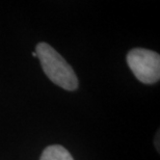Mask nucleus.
Instances as JSON below:
<instances>
[{"label": "nucleus", "mask_w": 160, "mask_h": 160, "mask_svg": "<svg viewBox=\"0 0 160 160\" xmlns=\"http://www.w3.org/2000/svg\"><path fill=\"white\" fill-rule=\"evenodd\" d=\"M32 56H33V57H37V53H36V52H33V53H32Z\"/></svg>", "instance_id": "nucleus-4"}, {"label": "nucleus", "mask_w": 160, "mask_h": 160, "mask_svg": "<svg viewBox=\"0 0 160 160\" xmlns=\"http://www.w3.org/2000/svg\"><path fill=\"white\" fill-rule=\"evenodd\" d=\"M127 62L134 76L140 82L153 84L160 78V56L152 50L135 48L129 51Z\"/></svg>", "instance_id": "nucleus-2"}, {"label": "nucleus", "mask_w": 160, "mask_h": 160, "mask_svg": "<svg viewBox=\"0 0 160 160\" xmlns=\"http://www.w3.org/2000/svg\"><path fill=\"white\" fill-rule=\"evenodd\" d=\"M36 53L45 74L53 83L67 91H75L78 88V78L74 70L49 44H38Z\"/></svg>", "instance_id": "nucleus-1"}, {"label": "nucleus", "mask_w": 160, "mask_h": 160, "mask_svg": "<svg viewBox=\"0 0 160 160\" xmlns=\"http://www.w3.org/2000/svg\"><path fill=\"white\" fill-rule=\"evenodd\" d=\"M40 160H74L72 155L62 146L53 145L44 150Z\"/></svg>", "instance_id": "nucleus-3"}]
</instances>
